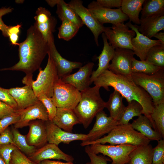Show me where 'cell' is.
I'll list each match as a JSON object with an SVG mask.
<instances>
[{
  "mask_svg": "<svg viewBox=\"0 0 164 164\" xmlns=\"http://www.w3.org/2000/svg\"><path fill=\"white\" fill-rule=\"evenodd\" d=\"M26 38L19 43V60L14 66L0 69L1 71H20L24 72L26 77H32L33 73L40 68L48 54V42L34 25L27 31Z\"/></svg>",
  "mask_w": 164,
  "mask_h": 164,
  "instance_id": "cell-1",
  "label": "cell"
},
{
  "mask_svg": "<svg viewBox=\"0 0 164 164\" xmlns=\"http://www.w3.org/2000/svg\"><path fill=\"white\" fill-rule=\"evenodd\" d=\"M95 85L103 87L109 91V87L118 91L128 102L135 101L143 108V114L149 119L153 128L154 122L151 114L154 104L150 96L142 88L137 85L133 81L131 76L115 74L107 70L102 73L94 81Z\"/></svg>",
  "mask_w": 164,
  "mask_h": 164,
  "instance_id": "cell-2",
  "label": "cell"
},
{
  "mask_svg": "<svg viewBox=\"0 0 164 164\" xmlns=\"http://www.w3.org/2000/svg\"><path fill=\"white\" fill-rule=\"evenodd\" d=\"M100 88L95 85L81 92L80 100L73 110L85 129L89 127L97 114L105 108V102L101 97Z\"/></svg>",
  "mask_w": 164,
  "mask_h": 164,
  "instance_id": "cell-3",
  "label": "cell"
},
{
  "mask_svg": "<svg viewBox=\"0 0 164 164\" xmlns=\"http://www.w3.org/2000/svg\"><path fill=\"white\" fill-rule=\"evenodd\" d=\"M150 141L136 131L131 124L118 125L107 136L91 142L82 141V146L91 144L109 143L110 145L129 144L139 146L149 144Z\"/></svg>",
  "mask_w": 164,
  "mask_h": 164,
  "instance_id": "cell-4",
  "label": "cell"
},
{
  "mask_svg": "<svg viewBox=\"0 0 164 164\" xmlns=\"http://www.w3.org/2000/svg\"><path fill=\"white\" fill-rule=\"evenodd\" d=\"M48 57L46 67L43 70L39 69V73L36 80L32 78L24 77L22 80L23 83L31 85L35 95L38 97L44 95L52 97L54 86L59 79L57 74L55 63L50 56Z\"/></svg>",
  "mask_w": 164,
  "mask_h": 164,
  "instance_id": "cell-5",
  "label": "cell"
},
{
  "mask_svg": "<svg viewBox=\"0 0 164 164\" xmlns=\"http://www.w3.org/2000/svg\"><path fill=\"white\" fill-rule=\"evenodd\" d=\"M131 76L135 83L150 96L154 105L164 103V68L153 74L132 73Z\"/></svg>",
  "mask_w": 164,
  "mask_h": 164,
  "instance_id": "cell-6",
  "label": "cell"
},
{
  "mask_svg": "<svg viewBox=\"0 0 164 164\" xmlns=\"http://www.w3.org/2000/svg\"><path fill=\"white\" fill-rule=\"evenodd\" d=\"M81 97L80 92L59 78L54 86L52 99L57 108L73 110Z\"/></svg>",
  "mask_w": 164,
  "mask_h": 164,
  "instance_id": "cell-7",
  "label": "cell"
},
{
  "mask_svg": "<svg viewBox=\"0 0 164 164\" xmlns=\"http://www.w3.org/2000/svg\"><path fill=\"white\" fill-rule=\"evenodd\" d=\"M114 49L116 48L133 50L131 39L136 35L135 32L130 29L123 23L112 25L111 27H105L104 32Z\"/></svg>",
  "mask_w": 164,
  "mask_h": 164,
  "instance_id": "cell-8",
  "label": "cell"
},
{
  "mask_svg": "<svg viewBox=\"0 0 164 164\" xmlns=\"http://www.w3.org/2000/svg\"><path fill=\"white\" fill-rule=\"evenodd\" d=\"M89 145L95 154L101 153L110 158L112 161L111 164H128L130 154L138 146L129 144L112 145L100 144Z\"/></svg>",
  "mask_w": 164,
  "mask_h": 164,
  "instance_id": "cell-9",
  "label": "cell"
},
{
  "mask_svg": "<svg viewBox=\"0 0 164 164\" xmlns=\"http://www.w3.org/2000/svg\"><path fill=\"white\" fill-rule=\"evenodd\" d=\"M87 8L93 16L102 25L109 23L115 25L123 23L129 19L122 12L121 8L117 9L105 8L100 5L96 1L90 3Z\"/></svg>",
  "mask_w": 164,
  "mask_h": 164,
  "instance_id": "cell-10",
  "label": "cell"
},
{
  "mask_svg": "<svg viewBox=\"0 0 164 164\" xmlns=\"http://www.w3.org/2000/svg\"><path fill=\"white\" fill-rule=\"evenodd\" d=\"M85 25L91 31L97 46L99 45V36L104 32V27L93 16L87 8L84 7L80 0H72L68 3Z\"/></svg>",
  "mask_w": 164,
  "mask_h": 164,
  "instance_id": "cell-11",
  "label": "cell"
},
{
  "mask_svg": "<svg viewBox=\"0 0 164 164\" xmlns=\"http://www.w3.org/2000/svg\"><path fill=\"white\" fill-rule=\"evenodd\" d=\"M134 53L128 49L116 48L108 70L117 75L131 76L132 65Z\"/></svg>",
  "mask_w": 164,
  "mask_h": 164,
  "instance_id": "cell-12",
  "label": "cell"
},
{
  "mask_svg": "<svg viewBox=\"0 0 164 164\" xmlns=\"http://www.w3.org/2000/svg\"><path fill=\"white\" fill-rule=\"evenodd\" d=\"M48 143L57 145L61 143L68 144L72 141H86L87 134L74 133L65 131L49 120L46 121Z\"/></svg>",
  "mask_w": 164,
  "mask_h": 164,
  "instance_id": "cell-13",
  "label": "cell"
},
{
  "mask_svg": "<svg viewBox=\"0 0 164 164\" xmlns=\"http://www.w3.org/2000/svg\"><path fill=\"white\" fill-rule=\"evenodd\" d=\"M36 14L34 26L48 42L54 39L53 33L57 23L56 19L49 11L42 7L37 9Z\"/></svg>",
  "mask_w": 164,
  "mask_h": 164,
  "instance_id": "cell-14",
  "label": "cell"
},
{
  "mask_svg": "<svg viewBox=\"0 0 164 164\" xmlns=\"http://www.w3.org/2000/svg\"><path fill=\"white\" fill-rule=\"evenodd\" d=\"M28 157L36 164L47 159L62 160L66 162H73L74 160L72 156L63 152L58 145L49 143L37 149Z\"/></svg>",
  "mask_w": 164,
  "mask_h": 164,
  "instance_id": "cell-15",
  "label": "cell"
},
{
  "mask_svg": "<svg viewBox=\"0 0 164 164\" xmlns=\"http://www.w3.org/2000/svg\"><path fill=\"white\" fill-rule=\"evenodd\" d=\"M96 120L94 126L87 134V140L84 142L93 141L108 134L118 125V121L110 116L108 117L103 110L98 113L96 116Z\"/></svg>",
  "mask_w": 164,
  "mask_h": 164,
  "instance_id": "cell-16",
  "label": "cell"
},
{
  "mask_svg": "<svg viewBox=\"0 0 164 164\" xmlns=\"http://www.w3.org/2000/svg\"><path fill=\"white\" fill-rule=\"evenodd\" d=\"M129 28L134 31L136 36L131 39L134 54L141 60H145L147 54L153 46L161 43L159 40L151 39L141 33L138 30L137 25H133L129 21L125 24Z\"/></svg>",
  "mask_w": 164,
  "mask_h": 164,
  "instance_id": "cell-17",
  "label": "cell"
},
{
  "mask_svg": "<svg viewBox=\"0 0 164 164\" xmlns=\"http://www.w3.org/2000/svg\"><path fill=\"white\" fill-rule=\"evenodd\" d=\"M20 110V118L14 124V127L16 129L28 126L29 122L32 121L40 120L46 121L49 120L47 111L39 101L36 104Z\"/></svg>",
  "mask_w": 164,
  "mask_h": 164,
  "instance_id": "cell-18",
  "label": "cell"
},
{
  "mask_svg": "<svg viewBox=\"0 0 164 164\" xmlns=\"http://www.w3.org/2000/svg\"><path fill=\"white\" fill-rule=\"evenodd\" d=\"M94 65L93 63L89 62L79 68L76 72L60 79L63 82L72 85L81 92L90 87V79Z\"/></svg>",
  "mask_w": 164,
  "mask_h": 164,
  "instance_id": "cell-19",
  "label": "cell"
},
{
  "mask_svg": "<svg viewBox=\"0 0 164 164\" xmlns=\"http://www.w3.org/2000/svg\"><path fill=\"white\" fill-rule=\"evenodd\" d=\"M48 43L49 49L48 54L50 56L55 63L59 78L70 74L73 70L82 67L83 64L81 62L71 61L63 57L56 49L54 39Z\"/></svg>",
  "mask_w": 164,
  "mask_h": 164,
  "instance_id": "cell-20",
  "label": "cell"
},
{
  "mask_svg": "<svg viewBox=\"0 0 164 164\" xmlns=\"http://www.w3.org/2000/svg\"><path fill=\"white\" fill-rule=\"evenodd\" d=\"M8 90L17 104V110L24 109L39 101L29 84L11 88Z\"/></svg>",
  "mask_w": 164,
  "mask_h": 164,
  "instance_id": "cell-21",
  "label": "cell"
},
{
  "mask_svg": "<svg viewBox=\"0 0 164 164\" xmlns=\"http://www.w3.org/2000/svg\"><path fill=\"white\" fill-rule=\"evenodd\" d=\"M28 126L29 130L26 137L29 145L40 148L47 143L46 121L40 120L32 121L29 122Z\"/></svg>",
  "mask_w": 164,
  "mask_h": 164,
  "instance_id": "cell-22",
  "label": "cell"
},
{
  "mask_svg": "<svg viewBox=\"0 0 164 164\" xmlns=\"http://www.w3.org/2000/svg\"><path fill=\"white\" fill-rule=\"evenodd\" d=\"M104 46L102 50L97 58L98 60V67L97 70L92 72L90 79L91 85L94 80L104 71L108 70L110 61L113 59L115 53V49L113 48L108 42L104 33H102Z\"/></svg>",
  "mask_w": 164,
  "mask_h": 164,
  "instance_id": "cell-23",
  "label": "cell"
},
{
  "mask_svg": "<svg viewBox=\"0 0 164 164\" xmlns=\"http://www.w3.org/2000/svg\"><path fill=\"white\" fill-rule=\"evenodd\" d=\"M52 121L62 130L71 133L74 125L81 124L73 110L58 108Z\"/></svg>",
  "mask_w": 164,
  "mask_h": 164,
  "instance_id": "cell-24",
  "label": "cell"
},
{
  "mask_svg": "<svg viewBox=\"0 0 164 164\" xmlns=\"http://www.w3.org/2000/svg\"><path fill=\"white\" fill-rule=\"evenodd\" d=\"M132 128L151 141L163 139L161 135L153 128L152 124L148 118L142 114L131 124Z\"/></svg>",
  "mask_w": 164,
  "mask_h": 164,
  "instance_id": "cell-25",
  "label": "cell"
},
{
  "mask_svg": "<svg viewBox=\"0 0 164 164\" xmlns=\"http://www.w3.org/2000/svg\"><path fill=\"white\" fill-rule=\"evenodd\" d=\"M138 31L144 36L151 39L156 33L164 30V15L156 18L140 19Z\"/></svg>",
  "mask_w": 164,
  "mask_h": 164,
  "instance_id": "cell-26",
  "label": "cell"
},
{
  "mask_svg": "<svg viewBox=\"0 0 164 164\" xmlns=\"http://www.w3.org/2000/svg\"><path fill=\"white\" fill-rule=\"evenodd\" d=\"M123 98L118 91L114 90L108 101L105 102V108L109 111L110 116L118 121L121 118L125 107L123 102Z\"/></svg>",
  "mask_w": 164,
  "mask_h": 164,
  "instance_id": "cell-27",
  "label": "cell"
},
{
  "mask_svg": "<svg viewBox=\"0 0 164 164\" xmlns=\"http://www.w3.org/2000/svg\"><path fill=\"white\" fill-rule=\"evenodd\" d=\"M153 148L149 144L138 146L130 154L128 164H152Z\"/></svg>",
  "mask_w": 164,
  "mask_h": 164,
  "instance_id": "cell-28",
  "label": "cell"
},
{
  "mask_svg": "<svg viewBox=\"0 0 164 164\" xmlns=\"http://www.w3.org/2000/svg\"><path fill=\"white\" fill-rule=\"evenodd\" d=\"M145 0H122L121 8L129 21L135 25H140L139 14Z\"/></svg>",
  "mask_w": 164,
  "mask_h": 164,
  "instance_id": "cell-29",
  "label": "cell"
},
{
  "mask_svg": "<svg viewBox=\"0 0 164 164\" xmlns=\"http://www.w3.org/2000/svg\"><path fill=\"white\" fill-rule=\"evenodd\" d=\"M142 6L140 19L164 15V0H145Z\"/></svg>",
  "mask_w": 164,
  "mask_h": 164,
  "instance_id": "cell-30",
  "label": "cell"
},
{
  "mask_svg": "<svg viewBox=\"0 0 164 164\" xmlns=\"http://www.w3.org/2000/svg\"><path fill=\"white\" fill-rule=\"evenodd\" d=\"M56 13L61 21L67 19L75 24L80 28L84 24L74 10L63 0H57Z\"/></svg>",
  "mask_w": 164,
  "mask_h": 164,
  "instance_id": "cell-31",
  "label": "cell"
},
{
  "mask_svg": "<svg viewBox=\"0 0 164 164\" xmlns=\"http://www.w3.org/2000/svg\"><path fill=\"white\" fill-rule=\"evenodd\" d=\"M143 114V108L141 105L135 101L128 103L125 107L120 119L118 121V125H127L133 117L139 116Z\"/></svg>",
  "mask_w": 164,
  "mask_h": 164,
  "instance_id": "cell-32",
  "label": "cell"
},
{
  "mask_svg": "<svg viewBox=\"0 0 164 164\" xmlns=\"http://www.w3.org/2000/svg\"><path fill=\"white\" fill-rule=\"evenodd\" d=\"M145 61L154 66L164 68V45L161 43L152 47L148 52Z\"/></svg>",
  "mask_w": 164,
  "mask_h": 164,
  "instance_id": "cell-33",
  "label": "cell"
},
{
  "mask_svg": "<svg viewBox=\"0 0 164 164\" xmlns=\"http://www.w3.org/2000/svg\"><path fill=\"white\" fill-rule=\"evenodd\" d=\"M11 131L15 145L26 155L29 156L37 150L36 147L28 144L26 135L21 134L17 129L14 127Z\"/></svg>",
  "mask_w": 164,
  "mask_h": 164,
  "instance_id": "cell-34",
  "label": "cell"
},
{
  "mask_svg": "<svg viewBox=\"0 0 164 164\" xmlns=\"http://www.w3.org/2000/svg\"><path fill=\"white\" fill-rule=\"evenodd\" d=\"M59 28L58 36L59 39L68 41L77 33L80 28L69 20L64 19Z\"/></svg>",
  "mask_w": 164,
  "mask_h": 164,
  "instance_id": "cell-35",
  "label": "cell"
},
{
  "mask_svg": "<svg viewBox=\"0 0 164 164\" xmlns=\"http://www.w3.org/2000/svg\"><path fill=\"white\" fill-rule=\"evenodd\" d=\"M155 130L164 138V103L154 105L151 114Z\"/></svg>",
  "mask_w": 164,
  "mask_h": 164,
  "instance_id": "cell-36",
  "label": "cell"
},
{
  "mask_svg": "<svg viewBox=\"0 0 164 164\" xmlns=\"http://www.w3.org/2000/svg\"><path fill=\"white\" fill-rule=\"evenodd\" d=\"M163 68H164L157 67L149 63L145 60H139L134 58L132 63V72L151 74Z\"/></svg>",
  "mask_w": 164,
  "mask_h": 164,
  "instance_id": "cell-37",
  "label": "cell"
},
{
  "mask_svg": "<svg viewBox=\"0 0 164 164\" xmlns=\"http://www.w3.org/2000/svg\"><path fill=\"white\" fill-rule=\"evenodd\" d=\"M157 142V145L153 148L152 164L164 163V139H162Z\"/></svg>",
  "mask_w": 164,
  "mask_h": 164,
  "instance_id": "cell-38",
  "label": "cell"
},
{
  "mask_svg": "<svg viewBox=\"0 0 164 164\" xmlns=\"http://www.w3.org/2000/svg\"><path fill=\"white\" fill-rule=\"evenodd\" d=\"M10 164H36L28 156L18 148L15 149L11 155Z\"/></svg>",
  "mask_w": 164,
  "mask_h": 164,
  "instance_id": "cell-39",
  "label": "cell"
},
{
  "mask_svg": "<svg viewBox=\"0 0 164 164\" xmlns=\"http://www.w3.org/2000/svg\"><path fill=\"white\" fill-rule=\"evenodd\" d=\"M37 98L46 108L48 113L49 120L52 121L56 114L57 110V107L53 104L52 97L42 95Z\"/></svg>",
  "mask_w": 164,
  "mask_h": 164,
  "instance_id": "cell-40",
  "label": "cell"
},
{
  "mask_svg": "<svg viewBox=\"0 0 164 164\" xmlns=\"http://www.w3.org/2000/svg\"><path fill=\"white\" fill-rule=\"evenodd\" d=\"M20 116V110H17L13 114L0 119V133L10 125L16 123Z\"/></svg>",
  "mask_w": 164,
  "mask_h": 164,
  "instance_id": "cell-41",
  "label": "cell"
},
{
  "mask_svg": "<svg viewBox=\"0 0 164 164\" xmlns=\"http://www.w3.org/2000/svg\"><path fill=\"white\" fill-rule=\"evenodd\" d=\"M84 151L90 159V161L86 164H108L109 159L104 156L95 154L91 149L90 145L86 146Z\"/></svg>",
  "mask_w": 164,
  "mask_h": 164,
  "instance_id": "cell-42",
  "label": "cell"
},
{
  "mask_svg": "<svg viewBox=\"0 0 164 164\" xmlns=\"http://www.w3.org/2000/svg\"><path fill=\"white\" fill-rule=\"evenodd\" d=\"M16 148V147L12 144L0 145V155L5 161V164H10L11 154Z\"/></svg>",
  "mask_w": 164,
  "mask_h": 164,
  "instance_id": "cell-43",
  "label": "cell"
},
{
  "mask_svg": "<svg viewBox=\"0 0 164 164\" xmlns=\"http://www.w3.org/2000/svg\"><path fill=\"white\" fill-rule=\"evenodd\" d=\"M0 101L8 104L15 110H17V104L9 91L8 89L0 86Z\"/></svg>",
  "mask_w": 164,
  "mask_h": 164,
  "instance_id": "cell-44",
  "label": "cell"
},
{
  "mask_svg": "<svg viewBox=\"0 0 164 164\" xmlns=\"http://www.w3.org/2000/svg\"><path fill=\"white\" fill-rule=\"evenodd\" d=\"M13 9V8L10 7H3L0 9V30L2 31L3 35L5 37H8V31L10 26H8L4 23L2 20V17L12 12Z\"/></svg>",
  "mask_w": 164,
  "mask_h": 164,
  "instance_id": "cell-45",
  "label": "cell"
},
{
  "mask_svg": "<svg viewBox=\"0 0 164 164\" xmlns=\"http://www.w3.org/2000/svg\"><path fill=\"white\" fill-rule=\"evenodd\" d=\"M21 24H18L14 26H10L8 31V37L9 38L11 44L13 45H18L19 43V34L20 32V29L21 27Z\"/></svg>",
  "mask_w": 164,
  "mask_h": 164,
  "instance_id": "cell-46",
  "label": "cell"
},
{
  "mask_svg": "<svg viewBox=\"0 0 164 164\" xmlns=\"http://www.w3.org/2000/svg\"><path fill=\"white\" fill-rule=\"evenodd\" d=\"M9 144L14 145L11 130L8 127L0 133V145Z\"/></svg>",
  "mask_w": 164,
  "mask_h": 164,
  "instance_id": "cell-47",
  "label": "cell"
},
{
  "mask_svg": "<svg viewBox=\"0 0 164 164\" xmlns=\"http://www.w3.org/2000/svg\"><path fill=\"white\" fill-rule=\"evenodd\" d=\"M122 0H97L96 2L100 5L105 8H120Z\"/></svg>",
  "mask_w": 164,
  "mask_h": 164,
  "instance_id": "cell-48",
  "label": "cell"
},
{
  "mask_svg": "<svg viewBox=\"0 0 164 164\" xmlns=\"http://www.w3.org/2000/svg\"><path fill=\"white\" fill-rule=\"evenodd\" d=\"M16 111L8 104L0 101V119L13 114Z\"/></svg>",
  "mask_w": 164,
  "mask_h": 164,
  "instance_id": "cell-49",
  "label": "cell"
},
{
  "mask_svg": "<svg viewBox=\"0 0 164 164\" xmlns=\"http://www.w3.org/2000/svg\"><path fill=\"white\" fill-rule=\"evenodd\" d=\"M36 164H74L73 162H63L58 161L47 159L43 160Z\"/></svg>",
  "mask_w": 164,
  "mask_h": 164,
  "instance_id": "cell-50",
  "label": "cell"
},
{
  "mask_svg": "<svg viewBox=\"0 0 164 164\" xmlns=\"http://www.w3.org/2000/svg\"><path fill=\"white\" fill-rule=\"evenodd\" d=\"M153 37H155L159 40L162 44L164 45V32H160L155 34Z\"/></svg>",
  "mask_w": 164,
  "mask_h": 164,
  "instance_id": "cell-51",
  "label": "cell"
},
{
  "mask_svg": "<svg viewBox=\"0 0 164 164\" xmlns=\"http://www.w3.org/2000/svg\"><path fill=\"white\" fill-rule=\"evenodd\" d=\"M46 1L50 6L53 7L55 5H56L57 0H46Z\"/></svg>",
  "mask_w": 164,
  "mask_h": 164,
  "instance_id": "cell-52",
  "label": "cell"
},
{
  "mask_svg": "<svg viewBox=\"0 0 164 164\" xmlns=\"http://www.w3.org/2000/svg\"><path fill=\"white\" fill-rule=\"evenodd\" d=\"M0 164H5V162L2 158L0 155Z\"/></svg>",
  "mask_w": 164,
  "mask_h": 164,
  "instance_id": "cell-53",
  "label": "cell"
},
{
  "mask_svg": "<svg viewBox=\"0 0 164 164\" xmlns=\"http://www.w3.org/2000/svg\"><path fill=\"white\" fill-rule=\"evenodd\" d=\"M158 164H164V163H161Z\"/></svg>",
  "mask_w": 164,
  "mask_h": 164,
  "instance_id": "cell-54",
  "label": "cell"
},
{
  "mask_svg": "<svg viewBox=\"0 0 164 164\" xmlns=\"http://www.w3.org/2000/svg\"><path fill=\"white\" fill-rule=\"evenodd\" d=\"M83 164V163H81V164Z\"/></svg>",
  "mask_w": 164,
  "mask_h": 164,
  "instance_id": "cell-55",
  "label": "cell"
}]
</instances>
